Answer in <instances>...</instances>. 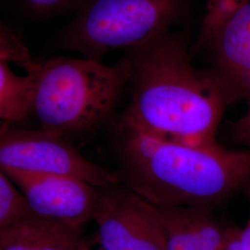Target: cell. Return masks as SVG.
<instances>
[{"instance_id": "1", "label": "cell", "mask_w": 250, "mask_h": 250, "mask_svg": "<svg viewBox=\"0 0 250 250\" xmlns=\"http://www.w3.org/2000/svg\"><path fill=\"white\" fill-rule=\"evenodd\" d=\"M132 94L124 130L192 143H213L227 107L210 72L196 69L185 47L163 35L134 48Z\"/></svg>"}, {"instance_id": "2", "label": "cell", "mask_w": 250, "mask_h": 250, "mask_svg": "<svg viewBox=\"0 0 250 250\" xmlns=\"http://www.w3.org/2000/svg\"><path fill=\"white\" fill-rule=\"evenodd\" d=\"M119 157L127 188L157 208L223 204L250 188V148L231 150L124 130Z\"/></svg>"}, {"instance_id": "3", "label": "cell", "mask_w": 250, "mask_h": 250, "mask_svg": "<svg viewBox=\"0 0 250 250\" xmlns=\"http://www.w3.org/2000/svg\"><path fill=\"white\" fill-rule=\"evenodd\" d=\"M130 71L128 59L114 65L83 57L34 60L25 71L33 83L31 114L62 138L88 132L112 114Z\"/></svg>"}, {"instance_id": "4", "label": "cell", "mask_w": 250, "mask_h": 250, "mask_svg": "<svg viewBox=\"0 0 250 250\" xmlns=\"http://www.w3.org/2000/svg\"><path fill=\"white\" fill-rule=\"evenodd\" d=\"M178 0H88L69 27L65 45L101 62L121 48H137L165 35Z\"/></svg>"}, {"instance_id": "5", "label": "cell", "mask_w": 250, "mask_h": 250, "mask_svg": "<svg viewBox=\"0 0 250 250\" xmlns=\"http://www.w3.org/2000/svg\"><path fill=\"white\" fill-rule=\"evenodd\" d=\"M0 169L68 175L99 189L120 183L116 173L87 160L62 137L41 128L21 129L7 123L0 125Z\"/></svg>"}, {"instance_id": "6", "label": "cell", "mask_w": 250, "mask_h": 250, "mask_svg": "<svg viewBox=\"0 0 250 250\" xmlns=\"http://www.w3.org/2000/svg\"><path fill=\"white\" fill-rule=\"evenodd\" d=\"M103 250H167L157 207L129 188H107L95 219Z\"/></svg>"}, {"instance_id": "7", "label": "cell", "mask_w": 250, "mask_h": 250, "mask_svg": "<svg viewBox=\"0 0 250 250\" xmlns=\"http://www.w3.org/2000/svg\"><path fill=\"white\" fill-rule=\"evenodd\" d=\"M3 171L15 184L35 217L82 227L95 221L98 215L102 191L81 179L53 173Z\"/></svg>"}, {"instance_id": "8", "label": "cell", "mask_w": 250, "mask_h": 250, "mask_svg": "<svg viewBox=\"0 0 250 250\" xmlns=\"http://www.w3.org/2000/svg\"><path fill=\"white\" fill-rule=\"evenodd\" d=\"M214 54L210 72L226 105L250 101V1L237 9L209 41Z\"/></svg>"}, {"instance_id": "9", "label": "cell", "mask_w": 250, "mask_h": 250, "mask_svg": "<svg viewBox=\"0 0 250 250\" xmlns=\"http://www.w3.org/2000/svg\"><path fill=\"white\" fill-rule=\"evenodd\" d=\"M167 250H225V228L210 208H158Z\"/></svg>"}, {"instance_id": "10", "label": "cell", "mask_w": 250, "mask_h": 250, "mask_svg": "<svg viewBox=\"0 0 250 250\" xmlns=\"http://www.w3.org/2000/svg\"><path fill=\"white\" fill-rule=\"evenodd\" d=\"M0 250H90L81 227L29 215L0 227Z\"/></svg>"}, {"instance_id": "11", "label": "cell", "mask_w": 250, "mask_h": 250, "mask_svg": "<svg viewBox=\"0 0 250 250\" xmlns=\"http://www.w3.org/2000/svg\"><path fill=\"white\" fill-rule=\"evenodd\" d=\"M32 93L31 77L16 74L0 60V123L14 125L31 115Z\"/></svg>"}, {"instance_id": "12", "label": "cell", "mask_w": 250, "mask_h": 250, "mask_svg": "<svg viewBox=\"0 0 250 250\" xmlns=\"http://www.w3.org/2000/svg\"><path fill=\"white\" fill-rule=\"evenodd\" d=\"M31 214L18 188L0 169V227Z\"/></svg>"}, {"instance_id": "13", "label": "cell", "mask_w": 250, "mask_h": 250, "mask_svg": "<svg viewBox=\"0 0 250 250\" xmlns=\"http://www.w3.org/2000/svg\"><path fill=\"white\" fill-rule=\"evenodd\" d=\"M250 0H208L201 36L209 43L224 21Z\"/></svg>"}, {"instance_id": "14", "label": "cell", "mask_w": 250, "mask_h": 250, "mask_svg": "<svg viewBox=\"0 0 250 250\" xmlns=\"http://www.w3.org/2000/svg\"><path fill=\"white\" fill-rule=\"evenodd\" d=\"M0 60L15 64L24 72L34 62L26 46L7 28L0 24Z\"/></svg>"}, {"instance_id": "15", "label": "cell", "mask_w": 250, "mask_h": 250, "mask_svg": "<svg viewBox=\"0 0 250 250\" xmlns=\"http://www.w3.org/2000/svg\"><path fill=\"white\" fill-rule=\"evenodd\" d=\"M225 250H250V217L244 228H225Z\"/></svg>"}, {"instance_id": "16", "label": "cell", "mask_w": 250, "mask_h": 250, "mask_svg": "<svg viewBox=\"0 0 250 250\" xmlns=\"http://www.w3.org/2000/svg\"><path fill=\"white\" fill-rule=\"evenodd\" d=\"M37 14H49L64 9L74 0H24Z\"/></svg>"}, {"instance_id": "17", "label": "cell", "mask_w": 250, "mask_h": 250, "mask_svg": "<svg viewBox=\"0 0 250 250\" xmlns=\"http://www.w3.org/2000/svg\"><path fill=\"white\" fill-rule=\"evenodd\" d=\"M232 134L236 143L250 148V121H236L232 125Z\"/></svg>"}, {"instance_id": "18", "label": "cell", "mask_w": 250, "mask_h": 250, "mask_svg": "<svg viewBox=\"0 0 250 250\" xmlns=\"http://www.w3.org/2000/svg\"><path fill=\"white\" fill-rule=\"evenodd\" d=\"M243 121H250V101L248 102V109L246 113L240 118Z\"/></svg>"}, {"instance_id": "19", "label": "cell", "mask_w": 250, "mask_h": 250, "mask_svg": "<svg viewBox=\"0 0 250 250\" xmlns=\"http://www.w3.org/2000/svg\"><path fill=\"white\" fill-rule=\"evenodd\" d=\"M246 193L248 194V197H249V199H250V188L246 191Z\"/></svg>"}, {"instance_id": "20", "label": "cell", "mask_w": 250, "mask_h": 250, "mask_svg": "<svg viewBox=\"0 0 250 250\" xmlns=\"http://www.w3.org/2000/svg\"><path fill=\"white\" fill-rule=\"evenodd\" d=\"M101 250V249H100V250Z\"/></svg>"}]
</instances>
